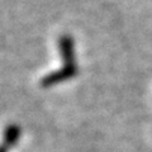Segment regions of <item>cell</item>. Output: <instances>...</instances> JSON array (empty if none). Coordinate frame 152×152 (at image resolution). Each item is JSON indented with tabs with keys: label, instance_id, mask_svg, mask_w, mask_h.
Here are the masks:
<instances>
[{
	"label": "cell",
	"instance_id": "6da1fadb",
	"mask_svg": "<svg viewBox=\"0 0 152 152\" xmlns=\"http://www.w3.org/2000/svg\"><path fill=\"white\" fill-rule=\"evenodd\" d=\"M77 66L76 65H64L62 69L56 70L53 72H51L48 75H46L43 79L41 80V85L43 88H51L55 86L57 84H61L66 81V80H70L75 77L77 75Z\"/></svg>",
	"mask_w": 152,
	"mask_h": 152
},
{
	"label": "cell",
	"instance_id": "7a4b0ae2",
	"mask_svg": "<svg viewBox=\"0 0 152 152\" xmlns=\"http://www.w3.org/2000/svg\"><path fill=\"white\" fill-rule=\"evenodd\" d=\"M58 50L60 56L62 57L65 65H76L75 64V45L74 38L69 34H64L58 38Z\"/></svg>",
	"mask_w": 152,
	"mask_h": 152
},
{
	"label": "cell",
	"instance_id": "3957f363",
	"mask_svg": "<svg viewBox=\"0 0 152 152\" xmlns=\"http://www.w3.org/2000/svg\"><path fill=\"white\" fill-rule=\"evenodd\" d=\"M19 137H20V128L17 124L8 126L5 132H4V146L13 147L18 142Z\"/></svg>",
	"mask_w": 152,
	"mask_h": 152
}]
</instances>
